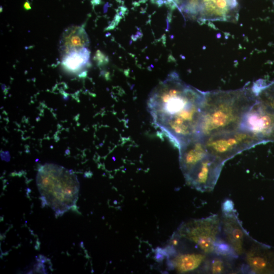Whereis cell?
<instances>
[{
	"label": "cell",
	"mask_w": 274,
	"mask_h": 274,
	"mask_svg": "<svg viewBox=\"0 0 274 274\" xmlns=\"http://www.w3.org/2000/svg\"><path fill=\"white\" fill-rule=\"evenodd\" d=\"M203 92L172 72L149 96L147 107L153 124L178 149L199 136Z\"/></svg>",
	"instance_id": "1"
},
{
	"label": "cell",
	"mask_w": 274,
	"mask_h": 274,
	"mask_svg": "<svg viewBox=\"0 0 274 274\" xmlns=\"http://www.w3.org/2000/svg\"><path fill=\"white\" fill-rule=\"evenodd\" d=\"M257 96L253 87L203 92L198 135L203 138L239 128Z\"/></svg>",
	"instance_id": "2"
},
{
	"label": "cell",
	"mask_w": 274,
	"mask_h": 274,
	"mask_svg": "<svg viewBox=\"0 0 274 274\" xmlns=\"http://www.w3.org/2000/svg\"><path fill=\"white\" fill-rule=\"evenodd\" d=\"M176 232L182 239L191 244L193 250L214 255L221 233V220L216 214L192 219L182 223Z\"/></svg>",
	"instance_id": "3"
},
{
	"label": "cell",
	"mask_w": 274,
	"mask_h": 274,
	"mask_svg": "<svg viewBox=\"0 0 274 274\" xmlns=\"http://www.w3.org/2000/svg\"><path fill=\"white\" fill-rule=\"evenodd\" d=\"M183 14L200 22L235 21L238 15L237 0H174Z\"/></svg>",
	"instance_id": "4"
},
{
	"label": "cell",
	"mask_w": 274,
	"mask_h": 274,
	"mask_svg": "<svg viewBox=\"0 0 274 274\" xmlns=\"http://www.w3.org/2000/svg\"><path fill=\"white\" fill-rule=\"evenodd\" d=\"M201 139L208 152L224 163L243 151L262 144L255 135L240 128Z\"/></svg>",
	"instance_id": "5"
},
{
	"label": "cell",
	"mask_w": 274,
	"mask_h": 274,
	"mask_svg": "<svg viewBox=\"0 0 274 274\" xmlns=\"http://www.w3.org/2000/svg\"><path fill=\"white\" fill-rule=\"evenodd\" d=\"M37 182L40 191L52 194H76L79 183L76 176L63 167L46 164L39 170Z\"/></svg>",
	"instance_id": "6"
},
{
	"label": "cell",
	"mask_w": 274,
	"mask_h": 274,
	"mask_svg": "<svg viewBox=\"0 0 274 274\" xmlns=\"http://www.w3.org/2000/svg\"><path fill=\"white\" fill-rule=\"evenodd\" d=\"M239 128L252 133L262 144L274 142V109L257 98L244 117Z\"/></svg>",
	"instance_id": "7"
},
{
	"label": "cell",
	"mask_w": 274,
	"mask_h": 274,
	"mask_svg": "<svg viewBox=\"0 0 274 274\" xmlns=\"http://www.w3.org/2000/svg\"><path fill=\"white\" fill-rule=\"evenodd\" d=\"M224 163L210 153L183 175L186 184L200 192L213 190Z\"/></svg>",
	"instance_id": "8"
},
{
	"label": "cell",
	"mask_w": 274,
	"mask_h": 274,
	"mask_svg": "<svg viewBox=\"0 0 274 274\" xmlns=\"http://www.w3.org/2000/svg\"><path fill=\"white\" fill-rule=\"evenodd\" d=\"M167 264L169 268L179 273L207 272L209 256L202 252L190 249H174L167 246Z\"/></svg>",
	"instance_id": "9"
},
{
	"label": "cell",
	"mask_w": 274,
	"mask_h": 274,
	"mask_svg": "<svg viewBox=\"0 0 274 274\" xmlns=\"http://www.w3.org/2000/svg\"><path fill=\"white\" fill-rule=\"evenodd\" d=\"M221 232L224 240L238 256L244 255L247 241L251 238L243 228L234 210L222 212Z\"/></svg>",
	"instance_id": "10"
},
{
	"label": "cell",
	"mask_w": 274,
	"mask_h": 274,
	"mask_svg": "<svg viewBox=\"0 0 274 274\" xmlns=\"http://www.w3.org/2000/svg\"><path fill=\"white\" fill-rule=\"evenodd\" d=\"M178 150L179 164L183 175L209 154L202 139L199 136L186 142Z\"/></svg>",
	"instance_id": "11"
},
{
	"label": "cell",
	"mask_w": 274,
	"mask_h": 274,
	"mask_svg": "<svg viewBox=\"0 0 274 274\" xmlns=\"http://www.w3.org/2000/svg\"><path fill=\"white\" fill-rule=\"evenodd\" d=\"M88 44V36L84 29L80 26H74L64 32L61 42V48L65 54L71 51L84 48Z\"/></svg>",
	"instance_id": "12"
},
{
	"label": "cell",
	"mask_w": 274,
	"mask_h": 274,
	"mask_svg": "<svg viewBox=\"0 0 274 274\" xmlns=\"http://www.w3.org/2000/svg\"><path fill=\"white\" fill-rule=\"evenodd\" d=\"M90 52L86 47L73 50L64 55L63 67L67 71L76 73L87 67L89 63Z\"/></svg>",
	"instance_id": "13"
},
{
	"label": "cell",
	"mask_w": 274,
	"mask_h": 274,
	"mask_svg": "<svg viewBox=\"0 0 274 274\" xmlns=\"http://www.w3.org/2000/svg\"><path fill=\"white\" fill-rule=\"evenodd\" d=\"M245 260L247 268L254 273H261L268 267L267 259L256 243L251 244L244 254Z\"/></svg>",
	"instance_id": "14"
},
{
	"label": "cell",
	"mask_w": 274,
	"mask_h": 274,
	"mask_svg": "<svg viewBox=\"0 0 274 274\" xmlns=\"http://www.w3.org/2000/svg\"><path fill=\"white\" fill-rule=\"evenodd\" d=\"M231 258L215 255L209 259L207 272L214 274L225 273L232 268Z\"/></svg>",
	"instance_id": "15"
},
{
	"label": "cell",
	"mask_w": 274,
	"mask_h": 274,
	"mask_svg": "<svg viewBox=\"0 0 274 274\" xmlns=\"http://www.w3.org/2000/svg\"><path fill=\"white\" fill-rule=\"evenodd\" d=\"M233 210L234 209L232 201L229 199H226L222 204V212H228Z\"/></svg>",
	"instance_id": "16"
},
{
	"label": "cell",
	"mask_w": 274,
	"mask_h": 274,
	"mask_svg": "<svg viewBox=\"0 0 274 274\" xmlns=\"http://www.w3.org/2000/svg\"><path fill=\"white\" fill-rule=\"evenodd\" d=\"M24 8L26 10H29L31 8L29 4L27 2L25 3L24 4Z\"/></svg>",
	"instance_id": "17"
},
{
	"label": "cell",
	"mask_w": 274,
	"mask_h": 274,
	"mask_svg": "<svg viewBox=\"0 0 274 274\" xmlns=\"http://www.w3.org/2000/svg\"><path fill=\"white\" fill-rule=\"evenodd\" d=\"M167 1L173 2L174 0H167Z\"/></svg>",
	"instance_id": "18"
}]
</instances>
